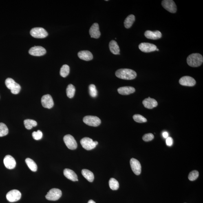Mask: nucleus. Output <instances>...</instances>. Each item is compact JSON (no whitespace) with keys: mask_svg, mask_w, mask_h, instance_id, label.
I'll return each mask as SVG.
<instances>
[{"mask_svg":"<svg viewBox=\"0 0 203 203\" xmlns=\"http://www.w3.org/2000/svg\"><path fill=\"white\" fill-rule=\"evenodd\" d=\"M5 85L8 88L10 89L11 92L14 94L19 93L21 89V86L14 81L12 79L8 78L5 81Z\"/></svg>","mask_w":203,"mask_h":203,"instance_id":"obj_3","label":"nucleus"},{"mask_svg":"<svg viewBox=\"0 0 203 203\" xmlns=\"http://www.w3.org/2000/svg\"><path fill=\"white\" fill-rule=\"evenodd\" d=\"M63 173L66 178L69 180L72 181H78L77 175L72 170L69 169H65L64 170Z\"/></svg>","mask_w":203,"mask_h":203,"instance_id":"obj_20","label":"nucleus"},{"mask_svg":"<svg viewBox=\"0 0 203 203\" xmlns=\"http://www.w3.org/2000/svg\"><path fill=\"white\" fill-rule=\"evenodd\" d=\"M32 136L34 139L38 140L41 139L43 137V133L40 130L34 131L32 133Z\"/></svg>","mask_w":203,"mask_h":203,"instance_id":"obj_35","label":"nucleus"},{"mask_svg":"<svg viewBox=\"0 0 203 203\" xmlns=\"http://www.w3.org/2000/svg\"><path fill=\"white\" fill-rule=\"evenodd\" d=\"M80 143L84 149L88 151L94 149L98 144L97 141H93L92 139L89 138H82L80 141Z\"/></svg>","mask_w":203,"mask_h":203,"instance_id":"obj_4","label":"nucleus"},{"mask_svg":"<svg viewBox=\"0 0 203 203\" xmlns=\"http://www.w3.org/2000/svg\"><path fill=\"white\" fill-rule=\"evenodd\" d=\"M26 163L31 171L36 172L37 170V166L36 162L30 158H27L25 160Z\"/></svg>","mask_w":203,"mask_h":203,"instance_id":"obj_26","label":"nucleus"},{"mask_svg":"<svg viewBox=\"0 0 203 203\" xmlns=\"http://www.w3.org/2000/svg\"><path fill=\"white\" fill-rule=\"evenodd\" d=\"M21 194L18 190H13L8 192L6 195L7 200L10 202H15L21 199Z\"/></svg>","mask_w":203,"mask_h":203,"instance_id":"obj_10","label":"nucleus"},{"mask_svg":"<svg viewBox=\"0 0 203 203\" xmlns=\"http://www.w3.org/2000/svg\"><path fill=\"white\" fill-rule=\"evenodd\" d=\"M144 107L148 109H152L158 105V102L154 99L149 97L143 101Z\"/></svg>","mask_w":203,"mask_h":203,"instance_id":"obj_19","label":"nucleus"},{"mask_svg":"<svg viewBox=\"0 0 203 203\" xmlns=\"http://www.w3.org/2000/svg\"><path fill=\"white\" fill-rule=\"evenodd\" d=\"M135 89L134 88L131 86H125L120 87L118 91L120 94L123 95H127L134 93Z\"/></svg>","mask_w":203,"mask_h":203,"instance_id":"obj_22","label":"nucleus"},{"mask_svg":"<svg viewBox=\"0 0 203 203\" xmlns=\"http://www.w3.org/2000/svg\"></svg>","mask_w":203,"mask_h":203,"instance_id":"obj_41","label":"nucleus"},{"mask_svg":"<svg viewBox=\"0 0 203 203\" xmlns=\"http://www.w3.org/2000/svg\"><path fill=\"white\" fill-rule=\"evenodd\" d=\"M3 163L7 169H13L16 166V162L15 159L10 155H7L3 160Z\"/></svg>","mask_w":203,"mask_h":203,"instance_id":"obj_16","label":"nucleus"},{"mask_svg":"<svg viewBox=\"0 0 203 203\" xmlns=\"http://www.w3.org/2000/svg\"><path fill=\"white\" fill-rule=\"evenodd\" d=\"M41 103L43 107L48 109H51L54 105L52 96L50 94H46L41 98Z\"/></svg>","mask_w":203,"mask_h":203,"instance_id":"obj_12","label":"nucleus"},{"mask_svg":"<svg viewBox=\"0 0 203 203\" xmlns=\"http://www.w3.org/2000/svg\"><path fill=\"white\" fill-rule=\"evenodd\" d=\"M109 184L111 189L113 191L118 190L119 187L118 181L114 178H111L109 180Z\"/></svg>","mask_w":203,"mask_h":203,"instance_id":"obj_30","label":"nucleus"},{"mask_svg":"<svg viewBox=\"0 0 203 203\" xmlns=\"http://www.w3.org/2000/svg\"><path fill=\"white\" fill-rule=\"evenodd\" d=\"M156 51H159V49H157H157H156Z\"/></svg>","mask_w":203,"mask_h":203,"instance_id":"obj_40","label":"nucleus"},{"mask_svg":"<svg viewBox=\"0 0 203 203\" xmlns=\"http://www.w3.org/2000/svg\"><path fill=\"white\" fill-rule=\"evenodd\" d=\"M199 176V172L197 171H191L188 175V178L190 181H194L198 178Z\"/></svg>","mask_w":203,"mask_h":203,"instance_id":"obj_34","label":"nucleus"},{"mask_svg":"<svg viewBox=\"0 0 203 203\" xmlns=\"http://www.w3.org/2000/svg\"><path fill=\"white\" fill-rule=\"evenodd\" d=\"M139 48L141 51L144 53H149L156 51L157 47L153 44L142 43L139 45Z\"/></svg>","mask_w":203,"mask_h":203,"instance_id":"obj_13","label":"nucleus"},{"mask_svg":"<svg viewBox=\"0 0 203 203\" xmlns=\"http://www.w3.org/2000/svg\"><path fill=\"white\" fill-rule=\"evenodd\" d=\"M8 129L5 124L0 123V137L6 136L8 134Z\"/></svg>","mask_w":203,"mask_h":203,"instance_id":"obj_31","label":"nucleus"},{"mask_svg":"<svg viewBox=\"0 0 203 203\" xmlns=\"http://www.w3.org/2000/svg\"><path fill=\"white\" fill-rule=\"evenodd\" d=\"M75 93V88L74 85L70 84L67 88L66 94L68 97L69 98H72L74 97Z\"/></svg>","mask_w":203,"mask_h":203,"instance_id":"obj_28","label":"nucleus"},{"mask_svg":"<svg viewBox=\"0 0 203 203\" xmlns=\"http://www.w3.org/2000/svg\"><path fill=\"white\" fill-rule=\"evenodd\" d=\"M63 140L66 146L71 150L76 149L77 147V143L72 135L67 134L64 137Z\"/></svg>","mask_w":203,"mask_h":203,"instance_id":"obj_8","label":"nucleus"},{"mask_svg":"<svg viewBox=\"0 0 203 203\" xmlns=\"http://www.w3.org/2000/svg\"><path fill=\"white\" fill-rule=\"evenodd\" d=\"M46 51L43 47L35 46L31 47L29 51V54L34 56H41L46 54Z\"/></svg>","mask_w":203,"mask_h":203,"instance_id":"obj_15","label":"nucleus"},{"mask_svg":"<svg viewBox=\"0 0 203 203\" xmlns=\"http://www.w3.org/2000/svg\"><path fill=\"white\" fill-rule=\"evenodd\" d=\"M186 61L190 66L198 67L202 65L203 63V56L198 53H193L188 56Z\"/></svg>","mask_w":203,"mask_h":203,"instance_id":"obj_2","label":"nucleus"},{"mask_svg":"<svg viewBox=\"0 0 203 203\" xmlns=\"http://www.w3.org/2000/svg\"><path fill=\"white\" fill-rule=\"evenodd\" d=\"M154 135L151 133H148L144 134L143 137V139L144 141L147 142L151 141L154 138Z\"/></svg>","mask_w":203,"mask_h":203,"instance_id":"obj_36","label":"nucleus"},{"mask_svg":"<svg viewBox=\"0 0 203 203\" xmlns=\"http://www.w3.org/2000/svg\"><path fill=\"white\" fill-rule=\"evenodd\" d=\"M130 163L131 169L135 174L140 175L142 171V166L140 162L137 159L132 158L131 159Z\"/></svg>","mask_w":203,"mask_h":203,"instance_id":"obj_11","label":"nucleus"},{"mask_svg":"<svg viewBox=\"0 0 203 203\" xmlns=\"http://www.w3.org/2000/svg\"><path fill=\"white\" fill-rule=\"evenodd\" d=\"M24 124L26 128L31 129L33 127H35L37 125V122L35 120L32 119H26L24 121Z\"/></svg>","mask_w":203,"mask_h":203,"instance_id":"obj_27","label":"nucleus"},{"mask_svg":"<svg viewBox=\"0 0 203 203\" xmlns=\"http://www.w3.org/2000/svg\"><path fill=\"white\" fill-rule=\"evenodd\" d=\"M62 194L61 190L58 188H52L47 193L46 196V198L49 201H56L58 200L61 197Z\"/></svg>","mask_w":203,"mask_h":203,"instance_id":"obj_6","label":"nucleus"},{"mask_svg":"<svg viewBox=\"0 0 203 203\" xmlns=\"http://www.w3.org/2000/svg\"><path fill=\"white\" fill-rule=\"evenodd\" d=\"M162 5L164 9L172 13L176 12V5L172 0H164L162 1Z\"/></svg>","mask_w":203,"mask_h":203,"instance_id":"obj_9","label":"nucleus"},{"mask_svg":"<svg viewBox=\"0 0 203 203\" xmlns=\"http://www.w3.org/2000/svg\"><path fill=\"white\" fill-rule=\"evenodd\" d=\"M88 203H96L95 202H94V201H93V200H90L88 202Z\"/></svg>","mask_w":203,"mask_h":203,"instance_id":"obj_39","label":"nucleus"},{"mask_svg":"<svg viewBox=\"0 0 203 203\" xmlns=\"http://www.w3.org/2000/svg\"><path fill=\"white\" fill-rule=\"evenodd\" d=\"M135 21V16L131 14L128 16L124 21V25L126 28H130Z\"/></svg>","mask_w":203,"mask_h":203,"instance_id":"obj_25","label":"nucleus"},{"mask_svg":"<svg viewBox=\"0 0 203 203\" xmlns=\"http://www.w3.org/2000/svg\"><path fill=\"white\" fill-rule=\"evenodd\" d=\"M30 34L33 37L38 38H45L48 34L45 29L40 27L32 29L30 31Z\"/></svg>","mask_w":203,"mask_h":203,"instance_id":"obj_7","label":"nucleus"},{"mask_svg":"<svg viewBox=\"0 0 203 203\" xmlns=\"http://www.w3.org/2000/svg\"><path fill=\"white\" fill-rule=\"evenodd\" d=\"M162 135L163 138L166 139L169 137V133L167 132H164L162 133Z\"/></svg>","mask_w":203,"mask_h":203,"instance_id":"obj_38","label":"nucleus"},{"mask_svg":"<svg viewBox=\"0 0 203 203\" xmlns=\"http://www.w3.org/2000/svg\"><path fill=\"white\" fill-rule=\"evenodd\" d=\"M133 118L135 121L138 122V123H145L147 121L146 118L140 114H137L133 115Z\"/></svg>","mask_w":203,"mask_h":203,"instance_id":"obj_32","label":"nucleus"},{"mask_svg":"<svg viewBox=\"0 0 203 203\" xmlns=\"http://www.w3.org/2000/svg\"><path fill=\"white\" fill-rule=\"evenodd\" d=\"M166 144L169 146H172L173 144V140L171 137H168L166 139Z\"/></svg>","mask_w":203,"mask_h":203,"instance_id":"obj_37","label":"nucleus"},{"mask_svg":"<svg viewBox=\"0 0 203 203\" xmlns=\"http://www.w3.org/2000/svg\"><path fill=\"white\" fill-rule=\"evenodd\" d=\"M144 36L148 39L151 40H157L162 37V34L160 31H155L147 30L144 33Z\"/></svg>","mask_w":203,"mask_h":203,"instance_id":"obj_18","label":"nucleus"},{"mask_svg":"<svg viewBox=\"0 0 203 203\" xmlns=\"http://www.w3.org/2000/svg\"><path fill=\"white\" fill-rule=\"evenodd\" d=\"M70 72V67L69 66L65 65L62 66L60 71V75L63 78H65L68 75Z\"/></svg>","mask_w":203,"mask_h":203,"instance_id":"obj_29","label":"nucleus"},{"mask_svg":"<svg viewBox=\"0 0 203 203\" xmlns=\"http://www.w3.org/2000/svg\"><path fill=\"white\" fill-rule=\"evenodd\" d=\"M82 175L89 182H93L94 180V175L92 172L89 170L84 169L82 170Z\"/></svg>","mask_w":203,"mask_h":203,"instance_id":"obj_24","label":"nucleus"},{"mask_svg":"<svg viewBox=\"0 0 203 203\" xmlns=\"http://www.w3.org/2000/svg\"><path fill=\"white\" fill-rule=\"evenodd\" d=\"M83 121L86 125L93 127H98L101 123L100 119L95 116H86L84 117Z\"/></svg>","mask_w":203,"mask_h":203,"instance_id":"obj_5","label":"nucleus"},{"mask_svg":"<svg viewBox=\"0 0 203 203\" xmlns=\"http://www.w3.org/2000/svg\"><path fill=\"white\" fill-rule=\"evenodd\" d=\"M115 74L117 77L125 80H133L137 76V73L135 71L128 69H118Z\"/></svg>","mask_w":203,"mask_h":203,"instance_id":"obj_1","label":"nucleus"},{"mask_svg":"<svg viewBox=\"0 0 203 203\" xmlns=\"http://www.w3.org/2000/svg\"><path fill=\"white\" fill-rule=\"evenodd\" d=\"M78 57L80 59L89 61L93 59V56L90 52L88 51H80L78 53Z\"/></svg>","mask_w":203,"mask_h":203,"instance_id":"obj_21","label":"nucleus"},{"mask_svg":"<svg viewBox=\"0 0 203 203\" xmlns=\"http://www.w3.org/2000/svg\"><path fill=\"white\" fill-rule=\"evenodd\" d=\"M109 48L111 53L114 55L120 54V48L117 42L111 40L109 43Z\"/></svg>","mask_w":203,"mask_h":203,"instance_id":"obj_23","label":"nucleus"},{"mask_svg":"<svg viewBox=\"0 0 203 203\" xmlns=\"http://www.w3.org/2000/svg\"><path fill=\"white\" fill-rule=\"evenodd\" d=\"M89 34L91 38L97 39L100 37V32L99 31V25L98 23H95L91 26L89 29Z\"/></svg>","mask_w":203,"mask_h":203,"instance_id":"obj_17","label":"nucleus"},{"mask_svg":"<svg viewBox=\"0 0 203 203\" xmlns=\"http://www.w3.org/2000/svg\"><path fill=\"white\" fill-rule=\"evenodd\" d=\"M89 93L90 95L93 98H95L98 95V91L96 89V86L94 85H89Z\"/></svg>","mask_w":203,"mask_h":203,"instance_id":"obj_33","label":"nucleus"},{"mask_svg":"<svg viewBox=\"0 0 203 203\" xmlns=\"http://www.w3.org/2000/svg\"><path fill=\"white\" fill-rule=\"evenodd\" d=\"M181 85L185 86L192 87L196 84V81L193 78L189 76H183L179 80Z\"/></svg>","mask_w":203,"mask_h":203,"instance_id":"obj_14","label":"nucleus"}]
</instances>
